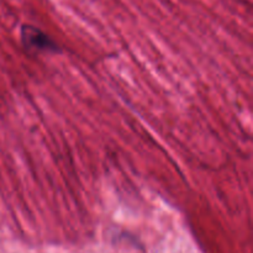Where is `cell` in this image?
<instances>
[{"label":"cell","instance_id":"1","mask_svg":"<svg viewBox=\"0 0 253 253\" xmlns=\"http://www.w3.org/2000/svg\"><path fill=\"white\" fill-rule=\"evenodd\" d=\"M21 39L27 48L37 49V51L54 49V47H56L46 34H43L37 27L30 26V25H24L22 26Z\"/></svg>","mask_w":253,"mask_h":253}]
</instances>
